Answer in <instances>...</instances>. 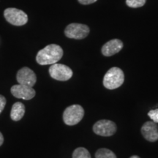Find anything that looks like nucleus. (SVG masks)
<instances>
[{"label":"nucleus","instance_id":"nucleus-1","mask_svg":"<svg viewBox=\"0 0 158 158\" xmlns=\"http://www.w3.org/2000/svg\"><path fill=\"white\" fill-rule=\"evenodd\" d=\"M63 50L56 44H51L38 51L36 56V61L40 65L53 64L62 59Z\"/></svg>","mask_w":158,"mask_h":158},{"label":"nucleus","instance_id":"nucleus-2","mask_svg":"<svg viewBox=\"0 0 158 158\" xmlns=\"http://www.w3.org/2000/svg\"><path fill=\"white\" fill-rule=\"evenodd\" d=\"M124 81V75L121 69L114 67L106 73L103 78V85L108 89H115L121 86Z\"/></svg>","mask_w":158,"mask_h":158},{"label":"nucleus","instance_id":"nucleus-3","mask_svg":"<svg viewBox=\"0 0 158 158\" xmlns=\"http://www.w3.org/2000/svg\"><path fill=\"white\" fill-rule=\"evenodd\" d=\"M84 116V110L80 105H73L64 110L63 121L67 125H76L79 123Z\"/></svg>","mask_w":158,"mask_h":158},{"label":"nucleus","instance_id":"nucleus-4","mask_svg":"<svg viewBox=\"0 0 158 158\" xmlns=\"http://www.w3.org/2000/svg\"><path fill=\"white\" fill-rule=\"evenodd\" d=\"M4 16L7 22L14 26L25 25L28 21V15L23 10L10 7L4 11Z\"/></svg>","mask_w":158,"mask_h":158},{"label":"nucleus","instance_id":"nucleus-5","mask_svg":"<svg viewBox=\"0 0 158 158\" xmlns=\"http://www.w3.org/2000/svg\"><path fill=\"white\" fill-rule=\"evenodd\" d=\"M49 74L52 78L60 81H66L72 78L73 70L67 65L53 64L49 68Z\"/></svg>","mask_w":158,"mask_h":158},{"label":"nucleus","instance_id":"nucleus-6","mask_svg":"<svg viewBox=\"0 0 158 158\" xmlns=\"http://www.w3.org/2000/svg\"><path fill=\"white\" fill-rule=\"evenodd\" d=\"M89 33L88 26L81 23H73L69 24L64 30V34L68 38L81 40L87 37Z\"/></svg>","mask_w":158,"mask_h":158},{"label":"nucleus","instance_id":"nucleus-7","mask_svg":"<svg viewBox=\"0 0 158 158\" xmlns=\"http://www.w3.org/2000/svg\"><path fill=\"white\" fill-rule=\"evenodd\" d=\"M93 131L100 136H111L116 133V125L110 120L102 119L94 124Z\"/></svg>","mask_w":158,"mask_h":158},{"label":"nucleus","instance_id":"nucleus-8","mask_svg":"<svg viewBox=\"0 0 158 158\" xmlns=\"http://www.w3.org/2000/svg\"><path fill=\"white\" fill-rule=\"evenodd\" d=\"M16 80L19 84L33 87L37 81V76L35 72L30 68L24 67L18 71Z\"/></svg>","mask_w":158,"mask_h":158},{"label":"nucleus","instance_id":"nucleus-9","mask_svg":"<svg viewBox=\"0 0 158 158\" xmlns=\"http://www.w3.org/2000/svg\"><path fill=\"white\" fill-rule=\"evenodd\" d=\"M10 92L15 98L25 100H31L36 94V92L32 87L19 84L12 86Z\"/></svg>","mask_w":158,"mask_h":158},{"label":"nucleus","instance_id":"nucleus-10","mask_svg":"<svg viewBox=\"0 0 158 158\" xmlns=\"http://www.w3.org/2000/svg\"><path fill=\"white\" fill-rule=\"evenodd\" d=\"M141 133L146 140L155 142L158 140V126L154 122H147L141 127Z\"/></svg>","mask_w":158,"mask_h":158},{"label":"nucleus","instance_id":"nucleus-11","mask_svg":"<svg viewBox=\"0 0 158 158\" xmlns=\"http://www.w3.org/2000/svg\"><path fill=\"white\" fill-rule=\"evenodd\" d=\"M123 48V43L118 39H114L108 41L102 48V53L104 56H110L117 54Z\"/></svg>","mask_w":158,"mask_h":158},{"label":"nucleus","instance_id":"nucleus-12","mask_svg":"<svg viewBox=\"0 0 158 158\" xmlns=\"http://www.w3.org/2000/svg\"><path fill=\"white\" fill-rule=\"evenodd\" d=\"M25 106L22 102H17L13 105L10 112V117L12 120L18 122L21 120L24 116Z\"/></svg>","mask_w":158,"mask_h":158},{"label":"nucleus","instance_id":"nucleus-13","mask_svg":"<svg viewBox=\"0 0 158 158\" xmlns=\"http://www.w3.org/2000/svg\"><path fill=\"white\" fill-rule=\"evenodd\" d=\"M95 158H116V156L110 149L102 148L97 151L95 153Z\"/></svg>","mask_w":158,"mask_h":158},{"label":"nucleus","instance_id":"nucleus-14","mask_svg":"<svg viewBox=\"0 0 158 158\" xmlns=\"http://www.w3.org/2000/svg\"><path fill=\"white\" fill-rule=\"evenodd\" d=\"M73 158H91V155L86 148L78 147L74 150Z\"/></svg>","mask_w":158,"mask_h":158},{"label":"nucleus","instance_id":"nucleus-15","mask_svg":"<svg viewBox=\"0 0 158 158\" xmlns=\"http://www.w3.org/2000/svg\"><path fill=\"white\" fill-rule=\"evenodd\" d=\"M146 2L147 0H126V4L130 7L138 8L145 5Z\"/></svg>","mask_w":158,"mask_h":158},{"label":"nucleus","instance_id":"nucleus-16","mask_svg":"<svg viewBox=\"0 0 158 158\" xmlns=\"http://www.w3.org/2000/svg\"><path fill=\"white\" fill-rule=\"evenodd\" d=\"M148 116L155 123H158V109L150 110L148 113Z\"/></svg>","mask_w":158,"mask_h":158},{"label":"nucleus","instance_id":"nucleus-17","mask_svg":"<svg viewBox=\"0 0 158 158\" xmlns=\"http://www.w3.org/2000/svg\"><path fill=\"white\" fill-rule=\"evenodd\" d=\"M6 99L4 96L1 95L0 94V114L2 112V110L5 108V106H6Z\"/></svg>","mask_w":158,"mask_h":158},{"label":"nucleus","instance_id":"nucleus-18","mask_svg":"<svg viewBox=\"0 0 158 158\" xmlns=\"http://www.w3.org/2000/svg\"><path fill=\"white\" fill-rule=\"evenodd\" d=\"M78 1L82 5H90V4L95 2L98 0H78Z\"/></svg>","mask_w":158,"mask_h":158},{"label":"nucleus","instance_id":"nucleus-19","mask_svg":"<svg viewBox=\"0 0 158 158\" xmlns=\"http://www.w3.org/2000/svg\"><path fill=\"white\" fill-rule=\"evenodd\" d=\"M3 142H4V137H3V135H2V133L1 132H0V147H1V146L2 145Z\"/></svg>","mask_w":158,"mask_h":158},{"label":"nucleus","instance_id":"nucleus-20","mask_svg":"<svg viewBox=\"0 0 158 158\" xmlns=\"http://www.w3.org/2000/svg\"><path fill=\"white\" fill-rule=\"evenodd\" d=\"M130 158H140V157L137 155H133V156H132V157H130Z\"/></svg>","mask_w":158,"mask_h":158}]
</instances>
